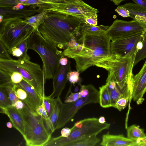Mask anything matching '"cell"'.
Returning <instances> with one entry per match:
<instances>
[{
    "label": "cell",
    "mask_w": 146,
    "mask_h": 146,
    "mask_svg": "<svg viewBox=\"0 0 146 146\" xmlns=\"http://www.w3.org/2000/svg\"><path fill=\"white\" fill-rule=\"evenodd\" d=\"M126 129L127 137L136 142L146 136L144 130L135 125H133Z\"/></svg>",
    "instance_id": "24"
},
{
    "label": "cell",
    "mask_w": 146,
    "mask_h": 146,
    "mask_svg": "<svg viewBox=\"0 0 146 146\" xmlns=\"http://www.w3.org/2000/svg\"><path fill=\"white\" fill-rule=\"evenodd\" d=\"M27 47L28 50L37 52L42 59L45 80L52 79L60 66V59L64 56L63 52L45 39L38 30L29 38Z\"/></svg>",
    "instance_id": "3"
},
{
    "label": "cell",
    "mask_w": 146,
    "mask_h": 146,
    "mask_svg": "<svg viewBox=\"0 0 146 146\" xmlns=\"http://www.w3.org/2000/svg\"><path fill=\"white\" fill-rule=\"evenodd\" d=\"M146 91V61L138 74L133 78L131 99L138 105L144 100L143 96Z\"/></svg>",
    "instance_id": "13"
},
{
    "label": "cell",
    "mask_w": 146,
    "mask_h": 146,
    "mask_svg": "<svg viewBox=\"0 0 146 146\" xmlns=\"http://www.w3.org/2000/svg\"><path fill=\"white\" fill-rule=\"evenodd\" d=\"M49 11V10L42 11L40 13L23 19V21L31 25L35 30H37L44 15Z\"/></svg>",
    "instance_id": "25"
},
{
    "label": "cell",
    "mask_w": 146,
    "mask_h": 146,
    "mask_svg": "<svg viewBox=\"0 0 146 146\" xmlns=\"http://www.w3.org/2000/svg\"><path fill=\"white\" fill-rule=\"evenodd\" d=\"M99 123L101 124H103L106 123L105 118L104 116H101L98 118Z\"/></svg>",
    "instance_id": "48"
},
{
    "label": "cell",
    "mask_w": 146,
    "mask_h": 146,
    "mask_svg": "<svg viewBox=\"0 0 146 146\" xmlns=\"http://www.w3.org/2000/svg\"><path fill=\"white\" fill-rule=\"evenodd\" d=\"M146 32V25L142 22L134 19L126 21L117 19L106 32L112 41L135 34Z\"/></svg>",
    "instance_id": "11"
},
{
    "label": "cell",
    "mask_w": 146,
    "mask_h": 146,
    "mask_svg": "<svg viewBox=\"0 0 146 146\" xmlns=\"http://www.w3.org/2000/svg\"><path fill=\"white\" fill-rule=\"evenodd\" d=\"M16 84L12 82H9L0 85V88H2L6 92L12 106L19 99L16 93Z\"/></svg>",
    "instance_id": "26"
},
{
    "label": "cell",
    "mask_w": 146,
    "mask_h": 146,
    "mask_svg": "<svg viewBox=\"0 0 146 146\" xmlns=\"http://www.w3.org/2000/svg\"><path fill=\"white\" fill-rule=\"evenodd\" d=\"M99 91L96 88L86 97H81L76 101L63 103L55 130L64 127L73 119L78 111L88 104L99 103Z\"/></svg>",
    "instance_id": "9"
},
{
    "label": "cell",
    "mask_w": 146,
    "mask_h": 146,
    "mask_svg": "<svg viewBox=\"0 0 146 146\" xmlns=\"http://www.w3.org/2000/svg\"><path fill=\"white\" fill-rule=\"evenodd\" d=\"M79 75V72L77 71H71L68 74V80L71 84L74 85V84L78 83L80 81Z\"/></svg>",
    "instance_id": "35"
},
{
    "label": "cell",
    "mask_w": 146,
    "mask_h": 146,
    "mask_svg": "<svg viewBox=\"0 0 146 146\" xmlns=\"http://www.w3.org/2000/svg\"><path fill=\"white\" fill-rule=\"evenodd\" d=\"M135 55L129 58L120 57L111 54L96 66L107 71V82L113 81L123 90L127 85L133 84L132 69Z\"/></svg>",
    "instance_id": "6"
},
{
    "label": "cell",
    "mask_w": 146,
    "mask_h": 146,
    "mask_svg": "<svg viewBox=\"0 0 146 146\" xmlns=\"http://www.w3.org/2000/svg\"><path fill=\"white\" fill-rule=\"evenodd\" d=\"M3 70L10 75L11 81L13 84H18L23 80L22 75L19 72L16 71L10 72Z\"/></svg>",
    "instance_id": "34"
},
{
    "label": "cell",
    "mask_w": 146,
    "mask_h": 146,
    "mask_svg": "<svg viewBox=\"0 0 146 146\" xmlns=\"http://www.w3.org/2000/svg\"><path fill=\"white\" fill-rule=\"evenodd\" d=\"M71 129L68 127L63 128L61 131V136L63 137H68L71 133Z\"/></svg>",
    "instance_id": "42"
},
{
    "label": "cell",
    "mask_w": 146,
    "mask_h": 146,
    "mask_svg": "<svg viewBox=\"0 0 146 146\" xmlns=\"http://www.w3.org/2000/svg\"><path fill=\"white\" fill-rule=\"evenodd\" d=\"M108 26L100 25L93 26L84 23L81 27L80 34L82 35L84 33L90 34H102L105 33L109 28Z\"/></svg>",
    "instance_id": "23"
},
{
    "label": "cell",
    "mask_w": 146,
    "mask_h": 146,
    "mask_svg": "<svg viewBox=\"0 0 146 146\" xmlns=\"http://www.w3.org/2000/svg\"><path fill=\"white\" fill-rule=\"evenodd\" d=\"M79 40L82 41L83 47L72 58L75 61L76 70L79 72L96 66L111 54V40L106 33H84L81 35Z\"/></svg>",
    "instance_id": "2"
},
{
    "label": "cell",
    "mask_w": 146,
    "mask_h": 146,
    "mask_svg": "<svg viewBox=\"0 0 146 146\" xmlns=\"http://www.w3.org/2000/svg\"><path fill=\"white\" fill-rule=\"evenodd\" d=\"M0 69L10 72H19L23 80L32 86L42 98L45 96L44 86L46 80L44 73L38 64L29 60L0 58Z\"/></svg>",
    "instance_id": "5"
},
{
    "label": "cell",
    "mask_w": 146,
    "mask_h": 146,
    "mask_svg": "<svg viewBox=\"0 0 146 146\" xmlns=\"http://www.w3.org/2000/svg\"><path fill=\"white\" fill-rule=\"evenodd\" d=\"M122 6L129 11V17L142 22L146 25V10L133 3H127Z\"/></svg>",
    "instance_id": "19"
},
{
    "label": "cell",
    "mask_w": 146,
    "mask_h": 146,
    "mask_svg": "<svg viewBox=\"0 0 146 146\" xmlns=\"http://www.w3.org/2000/svg\"><path fill=\"white\" fill-rule=\"evenodd\" d=\"M100 145L103 146H137V142L122 134H111L109 132L103 135Z\"/></svg>",
    "instance_id": "16"
},
{
    "label": "cell",
    "mask_w": 146,
    "mask_h": 146,
    "mask_svg": "<svg viewBox=\"0 0 146 146\" xmlns=\"http://www.w3.org/2000/svg\"><path fill=\"white\" fill-rule=\"evenodd\" d=\"M10 105L11 102L6 92L0 88V108H5Z\"/></svg>",
    "instance_id": "31"
},
{
    "label": "cell",
    "mask_w": 146,
    "mask_h": 146,
    "mask_svg": "<svg viewBox=\"0 0 146 146\" xmlns=\"http://www.w3.org/2000/svg\"><path fill=\"white\" fill-rule=\"evenodd\" d=\"M80 44L77 41L76 37L72 38L68 42L67 47L71 48L77 47Z\"/></svg>",
    "instance_id": "41"
},
{
    "label": "cell",
    "mask_w": 146,
    "mask_h": 146,
    "mask_svg": "<svg viewBox=\"0 0 146 146\" xmlns=\"http://www.w3.org/2000/svg\"><path fill=\"white\" fill-rule=\"evenodd\" d=\"M84 23L73 16L49 11L44 15L38 30L58 48L65 49L69 41L80 33Z\"/></svg>",
    "instance_id": "1"
},
{
    "label": "cell",
    "mask_w": 146,
    "mask_h": 146,
    "mask_svg": "<svg viewBox=\"0 0 146 146\" xmlns=\"http://www.w3.org/2000/svg\"><path fill=\"white\" fill-rule=\"evenodd\" d=\"M28 0H0V7H12L19 3H22Z\"/></svg>",
    "instance_id": "33"
},
{
    "label": "cell",
    "mask_w": 146,
    "mask_h": 146,
    "mask_svg": "<svg viewBox=\"0 0 146 146\" xmlns=\"http://www.w3.org/2000/svg\"><path fill=\"white\" fill-rule=\"evenodd\" d=\"M12 106L18 110H21L24 108V103L22 101L19 99Z\"/></svg>",
    "instance_id": "43"
},
{
    "label": "cell",
    "mask_w": 146,
    "mask_h": 146,
    "mask_svg": "<svg viewBox=\"0 0 146 146\" xmlns=\"http://www.w3.org/2000/svg\"><path fill=\"white\" fill-rule=\"evenodd\" d=\"M135 4L146 10V0H132Z\"/></svg>",
    "instance_id": "44"
},
{
    "label": "cell",
    "mask_w": 146,
    "mask_h": 146,
    "mask_svg": "<svg viewBox=\"0 0 146 146\" xmlns=\"http://www.w3.org/2000/svg\"><path fill=\"white\" fill-rule=\"evenodd\" d=\"M15 92L16 95L19 99L23 101L27 99V94L26 92L18 84H16Z\"/></svg>",
    "instance_id": "37"
},
{
    "label": "cell",
    "mask_w": 146,
    "mask_h": 146,
    "mask_svg": "<svg viewBox=\"0 0 146 146\" xmlns=\"http://www.w3.org/2000/svg\"><path fill=\"white\" fill-rule=\"evenodd\" d=\"M98 14L92 17L86 18L85 19V23L90 25L96 26L98 24Z\"/></svg>",
    "instance_id": "40"
},
{
    "label": "cell",
    "mask_w": 146,
    "mask_h": 146,
    "mask_svg": "<svg viewBox=\"0 0 146 146\" xmlns=\"http://www.w3.org/2000/svg\"><path fill=\"white\" fill-rule=\"evenodd\" d=\"M99 93V103L100 106L104 108L112 107L109 90L106 84L100 87Z\"/></svg>",
    "instance_id": "22"
},
{
    "label": "cell",
    "mask_w": 146,
    "mask_h": 146,
    "mask_svg": "<svg viewBox=\"0 0 146 146\" xmlns=\"http://www.w3.org/2000/svg\"><path fill=\"white\" fill-rule=\"evenodd\" d=\"M71 71L69 61L65 66L60 65L52 78L53 90L50 96L53 98L60 97L68 80V74Z\"/></svg>",
    "instance_id": "14"
},
{
    "label": "cell",
    "mask_w": 146,
    "mask_h": 146,
    "mask_svg": "<svg viewBox=\"0 0 146 146\" xmlns=\"http://www.w3.org/2000/svg\"><path fill=\"white\" fill-rule=\"evenodd\" d=\"M56 99L54 109L46 123L47 127L52 133L55 130V128L63 104L60 97L56 98Z\"/></svg>",
    "instance_id": "20"
},
{
    "label": "cell",
    "mask_w": 146,
    "mask_h": 146,
    "mask_svg": "<svg viewBox=\"0 0 146 146\" xmlns=\"http://www.w3.org/2000/svg\"><path fill=\"white\" fill-rule=\"evenodd\" d=\"M7 48L0 41V58L6 60L12 59Z\"/></svg>",
    "instance_id": "36"
},
{
    "label": "cell",
    "mask_w": 146,
    "mask_h": 146,
    "mask_svg": "<svg viewBox=\"0 0 146 146\" xmlns=\"http://www.w3.org/2000/svg\"><path fill=\"white\" fill-rule=\"evenodd\" d=\"M13 125L12 123L10 122H7L6 123L7 127L9 128H11L13 127Z\"/></svg>",
    "instance_id": "50"
},
{
    "label": "cell",
    "mask_w": 146,
    "mask_h": 146,
    "mask_svg": "<svg viewBox=\"0 0 146 146\" xmlns=\"http://www.w3.org/2000/svg\"><path fill=\"white\" fill-rule=\"evenodd\" d=\"M145 33L119 38L110 42L111 54L120 57L129 58L136 55Z\"/></svg>",
    "instance_id": "12"
},
{
    "label": "cell",
    "mask_w": 146,
    "mask_h": 146,
    "mask_svg": "<svg viewBox=\"0 0 146 146\" xmlns=\"http://www.w3.org/2000/svg\"><path fill=\"white\" fill-rule=\"evenodd\" d=\"M100 141V139L97 137V135H94L73 142L68 146H94Z\"/></svg>",
    "instance_id": "27"
},
{
    "label": "cell",
    "mask_w": 146,
    "mask_h": 146,
    "mask_svg": "<svg viewBox=\"0 0 146 146\" xmlns=\"http://www.w3.org/2000/svg\"><path fill=\"white\" fill-rule=\"evenodd\" d=\"M49 10L70 15L78 18L85 23V19L98 14V11L82 0H66L56 7L50 8Z\"/></svg>",
    "instance_id": "10"
},
{
    "label": "cell",
    "mask_w": 146,
    "mask_h": 146,
    "mask_svg": "<svg viewBox=\"0 0 146 146\" xmlns=\"http://www.w3.org/2000/svg\"><path fill=\"white\" fill-rule=\"evenodd\" d=\"M72 84H71L68 90L67 96H68L65 98L64 103H70L75 102L79 99L81 97L80 95L79 92L73 93L72 92Z\"/></svg>",
    "instance_id": "32"
},
{
    "label": "cell",
    "mask_w": 146,
    "mask_h": 146,
    "mask_svg": "<svg viewBox=\"0 0 146 146\" xmlns=\"http://www.w3.org/2000/svg\"><path fill=\"white\" fill-rule=\"evenodd\" d=\"M30 7L29 9L21 8L16 9L13 7H0V15L3 16V20L25 19L43 11L38 8Z\"/></svg>",
    "instance_id": "15"
},
{
    "label": "cell",
    "mask_w": 146,
    "mask_h": 146,
    "mask_svg": "<svg viewBox=\"0 0 146 146\" xmlns=\"http://www.w3.org/2000/svg\"><path fill=\"white\" fill-rule=\"evenodd\" d=\"M110 123L102 124L98 122V118L90 117L77 121L71 128V133L67 137L61 136L51 138L44 146H68L70 143L84 138L97 135L102 131L108 129Z\"/></svg>",
    "instance_id": "7"
},
{
    "label": "cell",
    "mask_w": 146,
    "mask_h": 146,
    "mask_svg": "<svg viewBox=\"0 0 146 146\" xmlns=\"http://www.w3.org/2000/svg\"><path fill=\"white\" fill-rule=\"evenodd\" d=\"M56 99L50 96H45L42 98V103L49 117L54 109Z\"/></svg>",
    "instance_id": "28"
},
{
    "label": "cell",
    "mask_w": 146,
    "mask_h": 146,
    "mask_svg": "<svg viewBox=\"0 0 146 146\" xmlns=\"http://www.w3.org/2000/svg\"><path fill=\"white\" fill-rule=\"evenodd\" d=\"M36 111L44 119L46 123L48 120L49 117L43 103L38 107Z\"/></svg>",
    "instance_id": "39"
},
{
    "label": "cell",
    "mask_w": 146,
    "mask_h": 146,
    "mask_svg": "<svg viewBox=\"0 0 146 146\" xmlns=\"http://www.w3.org/2000/svg\"><path fill=\"white\" fill-rule=\"evenodd\" d=\"M27 92V97L23 102L36 111L38 107L42 103V98L35 90L24 80L17 84Z\"/></svg>",
    "instance_id": "17"
},
{
    "label": "cell",
    "mask_w": 146,
    "mask_h": 146,
    "mask_svg": "<svg viewBox=\"0 0 146 146\" xmlns=\"http://www.w3.org/2000/svg\"><path fill=\"white\" fill-rule=\"evenodd\" d=\"M79 85H78L76 86L74 90V92L75 93H77L79 92Z\"/></svg>",
    "instance_id": "51"
},
{
    "label": "cell",
    "mask_w": 146,
    "mask_h": 146,
    "mask_svg": "<svg viewBox=\"0 0 146 146\" xmlns=\"http://www.w3.org/2000/svg\"><path fill=\"white\" fill-rule=\"evenodd\" d=\"M68 61L67 58L64 57V56L62 57L60 60V64L62 66H65L66 65Z\"/></svg>",
    "instance_id": "46"
},
{
    "label": "cell",
    "mask_w": 146,
    "mask_h": 146,
    "mask_svg": "<svg viewBox=\"0 0 146 146\" xmlns=\"http://www.w3.org/2000/svg\"><path fill=\"white\" fill-rule=\"evenodd\" d=\"M27 38L13 48L9 54L18 58V59L30 60V57L27 53Z\"/></svg>",
    "instance_id": "21"
},
{
    "label": "cell",
    "mask_w": 146,
    "mask_h": 146,
    "mask_svg": "<svg viewBox=\"0 0 146 146\" xmlns=\"http://www.w3.org/2000/svg\"><path fill=\"white\" fill-rule=\"evenodd\" d=\"M108 89L111 98L112 107H113L120 97L124 89L123 90H121L117 84L114 89Z\"/></svg>",
    "instance_id": "30"
},
{
    "label": "cell",
    "mask_w": 146,
    "mask_h": 146,
    "mask_svg": "<svg viewBox=\"0 0 146 146\" xmlns=\"http://www.w3.org/2000/svg\"><path fill=\"white\" fill-rule=\"evenodd\" d=\"M49 3H59L64 1L66 0H38Z\"/></svg>",
    "instance_id": "47"
},
{
    "label": "cell",
    "mask_w": 146,
    "mask_h": 146,
    "mask_svg": "<svg viewBox=\"0 0 146 146\" xmlns=\"http://www.w3.org/2000/svg\"><path fill=\"white\" fill-rule=\"evenodd\" d=\"M0 108V113L8 116L13 127L23 136L24 133V123L22 115L19 111L12 105L5 108Z\"/></svg>",
    "instance_id": "18"
},
{
    "label": "cell",
    "mask_w": 146,
    "mask_h": 146,
    "mask_svg": "<svg viewBox=\"0 0 146 146\" xmlns=\"http://www.w3.org/2000/svg\"><path fill=\"white\" fill-rule=\"evenodd\" d=\"M23 19L3 20L0 23V41L9 53L12 49L29 38L35 30Z\"/></svg>",
    "instance_id": "8"
},
{
    "label": "cell",
    "mask_w": 146,
    "mask_h": 146,
    "mask_svg": "<svg viewBox=\"0 0 146 146\" xmlns=\"http://www.w3.org/2000/svg\"><path fill=\"white\" fill-rule=\"evenodd\" d=\"M137 146H146V136L144 138L139 139L137 141Z\"/></svg>",
    "instance_id": "45"
},
{
    "label": "cell",
    "mask_w": 146,
    "mask_h": 146,
    "mask_svg": "<svg viewBox=\"0 0 146 146\" xmlns=\"http://www.w3.org/2000/svg\"><path fill=\"white\" fill-rule=\"evenodd\" d=\"M142 42V47L138 50L135 55L134 66L141 60L146 58V32L144 35Z\"/></svg>",
    "instance_id": "29"
},
{
    "label": "cell",
    "mask_w": 146,
    "mask_h": 146,
    "mask_svg": "<svg viewBox=\"0 0 146 146\" xmlns=\"http://www.w3.org/2000/svg\"><path fill=\"white\" fill-rule=\"evenodd\" d=\"M115 10L119 15L122 17H129L130 16L129 11L122 5L118 6Z\"/></svg>",
    "instance_id": "38"
},
{
    "label": "cell",
    "mask_w": 146,
    "mask_h": 146,
    "mask_svg": "<svg viewBox=\"0 0 146 146\" xmlns=\"http://www.w3.org/2000/svg\"><path fill=\"white\" fill-rule=\"evenodd\" d=\"M21 114L24 125L23 137L27 146H44L51 138L52 133L43 117L24 103V108L18 110Z\"/></svg>",
    "instance_id": "4"
},
{
    "label": "cell",
    "mask_w": 146,
    "mask_h": 146,
    "mask_svg": "<svg viewBox=\"0 0 146 146\" xmlns=\"http://www.w3.org/2000/svg\"><path fill=\"white\" fill-rule=\"evenodd\" d=\"M113 2L116 5H118L121 2L125 0H110Z\"/></svg>",
    "instance_id": "49"
}]
</instances>
